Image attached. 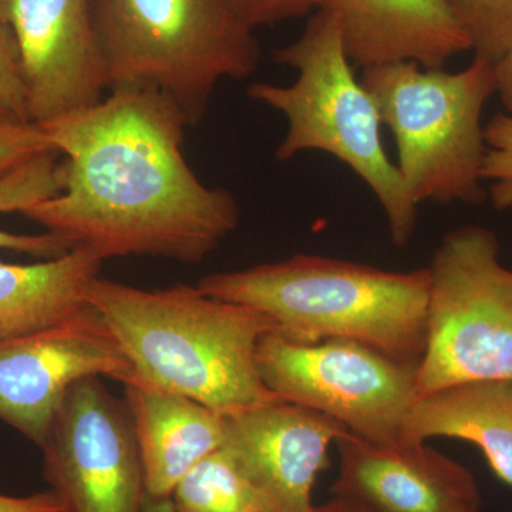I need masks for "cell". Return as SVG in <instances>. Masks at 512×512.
Instances as JSON below:
<instances>
[{
    "instance_id": "3957f363",
    "label": "cell",
    "mask_w": 512,
    "mask_h": 512,
    "mask_svg": "<svg viewBox=\"0 0 512 512\" xmlns=\"http://www.w3.org/2000/svg\"><path fill=\"white\" fill-rule=\"evenodd\" d=\"M212 298L249 306L295 342L348 339L419 366L426 345L429 269L394 272L299 254L202 276Z\"/></svg>"
},
{
    "instance_id": "6da1fadb",
    "label": "cell",
    "mask_w": 512,
    "mask_h": 512,
    "mask_svg": "<svg viewBox=\"0 0 512 512\" xmlns=\"http://www.w3.org/2000/svg\"><path fill=\"white\" fill-rule=\"evenodd\" d=\"M39 124V123H37ZM66 165L60 194L22 212L103 261L154 256L201 264L238 228L239 205L184 156L187 119L170 97L123 87L40 123Z\"/></svg>"
},
{
    "instance_id": "e0dca14e",
    "label": "cell",
    "mask_w": 512,
    "mask_h": 512,
    "mask_svg": "<svg viewBox=\"0 0 512 512\" xmlns=\"http://www.w3.org/2000/svg\"><path fill=\"white\" fill-rule=\"evenodd\" d=\"M103 262L82 247L36 264L0 261V339L50 328L82 312Z\"/></svg>"
},
{
    "instance_id": "603a6c76",
    "label": "cell",
    "mask_w": 512,
    "mask_h": 512,
    "mask_svg": "<svg viewBox=\"0 0 512 512\" xmlns=\"http://www.w3.org/2000/svg\"><path fill=\"white\" fill-rule=\"evenodd\" d=\"M56 151L35 121L0 120V178L19 165Z\"/></svg>"
},
{
    "instance_id": "83f0119b",
    "label": "cell",
    "mask_w": 512,
    "mask_h": 512,
    "mask_svg": "<svg viewBox=\"0 0 512 512\" xmlns=\"http://www.w3.org/2000/svg\"><path fill=\"white\" fill-rule=\"evenodd\" d=\"M143 512H175L173 500L170 498L148 497Z\"/></svg>"
},
{
    "instance_id": "52a82bcc",
    "label": "cell",
    "mask_w": 512,
    "mask_h": 512,
    "mask_svg": "<svg viewBox=\"0 0 512 512\" xmlns=\"http://www.w3.org/2000/svg\"><path fill=\"white\" fill-rule=\"evenodd\" d=\"M417 399L458 384L512 382V269L491 229L448 232L430 265Z\"/></svg>"
},
{
    "instance_id": "484cf974",
    "label": "cell",
    "mask_w": 512,
    "mask_h": 512,
    "mask_svg": "<svg viewBox=\"0 0 512 512\" xmlns=\"http://www.w3.org/2000/svg\"><path fill=\"white\" fill-rule=\"evenodd\" d=\"M497 92L504 104L505 113L512 117V45L501 59L494 63Z\"/></svg>"
},
{
    "instance_id": "ba28073f",
    "label": "cell",
    "mask_w": 512,
    "mask_h": 512,
    "mask_svg": "<svg viewBox=\"0 0 512 512\" xmlns=\"http://www.w3.org/2000/svg\"><path fill=\"white\" fill-rule=\"evenodd\" d=\"M259 375L284 402L325 414L377 446H400L417 400V367L348 339L295 342L271 332L256 352Z\"/></svg>"
},
{
    "instance_id": "7402d4cb",
    "label": "cell",
    "mask_w": 512,
    "mask_h": 512,
    "mask_svg": "<svg viewBox=\"0 0 512 512\" xmlns=\"http://www.w3.org/2000/svg\"><path fill=\"white\" fill-rule=\"evenodd\" d=\"M0 120L32 121L18 42L0 20Z\"/></svg>"
},
{
    "instance_id": "ffe728a7",
    "label": "cell",
    "mask_w": 512,
    "mask_h": 512,
    "mask_svg": "<svg viewBox=\"0 0 512 512\" xmlns=\"http://www.w3.org/2000/svg\"><path fill=\"white\" fill-rule=\"evenodd\" d=\"M476 55L497 62L512 45V0H447Z\"/></svg>"
},
{
    "instance_id": "9c48e42d",
    "label": "cell",
    "mask_w": 512,
    "mask_h": 512,
    "mask_svg": "<svg viewBox=\"0 0 512 512\" xmlns=\"http://www.w3.org/2000/svg\"><path fill=\"white\" fill-rule=\"evenodd\" d=\"M43 474L67 512H143L148 493L127 404L101 377L74 384L53 420Z\"/></svg>"
},
{
    "instance_id": "7a4b0ae2",
    "label": "cell",
    "mask_w": 512,
    "mask_h": 512,
    "mask_svg": "<svg viewBox=\"0 0 512 512\" xmlns=\"http://www.w3.org/2000/svg\"><path fill=\"white\" fill-rule=\"evenodd\" d=\"M89 303L137 373V383L183 394L232 416L276 402L256 352L275 323L264 313L212 298L197 285L141 289L97 276Z\"/></svg>"
},
{
    "instance_id": "8992f818",
    "label": "cell",
    "mask_w": 512,
    "mask_h": 512,
    "mask_svg": "<svg viewBox=\"0 0 512 512\" xmlns=\"http://www.w3.org/2000/svg\"><path fill=\"white\" fill-rule=\"evenodd\" d=\"M360 80L392 131L397 170L417 205L484 200L483 111L497 92L494 62L476 55L456 73L397 62L363 70Z\"/></svg>"
},
{
    "instance_id": "ac0fdd59",
    "label": "cell",
    "mask_w": 512,
    "mask_h": 512,
    "mask_svg": "<svg viewBox=\"0 0 512 512\" xmlns=\"http://www.w3.org/2000/svg\"><path fill=\"white\" fill-rule=\"evenodd\" d=\"M57 151L42 154L19 165L0 178V214L28 210L37 202L49 200L62 192L66 165ZM63 158V157H62ZM55 234L23 235L0 229V249L52 259L72 249Z\"/></svg>"
},
{
    "instance_id": "d4e9b609",
    "label": "cell",
    "mask_w": 512,
    "mask_h": 512,
    "mask_svg": "<svg viewBox=\"0 0 512 512\" xmlns=\"http://www.w3.org/2000/svg\"><path fill=\"white\" fill-rule=\"evenodd\" d=\"M0 512H66L63 501L55 491L12 497L0 494Z\"/></svg>"
},
{
    "instance_id": "d6986e66",
    "label": "cell",
    "mask_w": 512,
    "mask_h": 512,
    "mask_svg": "<svg viewBox=\"0 0 512 512\" xmlns=\"http://www.w3.org/2000/svg\"><path fill=\"white\" fill-rule=\"evenodd\" d=\"M171 500L175 512H271L265 498L222 448L185 474Z\"/></svg>"
},
{
    "instance_id": "cb8c5ba5",
    "label": "cell",
    "mask_w": 512,
    "mask_h": 512,
    "mask_svg": "<svg viewBox=\"0 0 512 512\" xmlns=\"http://www.w3.org/2000/svg\"><path fill=\"white\" fill-rule=\"evenodd\" d=\"M231 3L249 28L256 30L309 15L322 9L326 0H231Z\"/></svg>"
},
{
    "instance_id": "9a60e30c",
    "label": "cell",
    "mask_w": 512,
    "mask_h": 512,
    "mask_svg": "<svg viewBox=\"0 0 512 512\" xmlns=\"http://www.w3.org/2000/svg\"><path fill=\"white\" fill-rule=\"evenodd\" d=\"M124 387L148 497L170 498L188 471L220 450L225 416L197 400L151 384Z\"/></svg>"
},
{
    "instance_id": "8fae6325",
    "label": "cell",
    "mask_w": 512,
    "mask_h": 512,
    "mask_svg": "<svg viewBox=\"0 0 512 512\" xmlns=\"http://www.w3.org/2000/svg\"><path fill=\"white\" fill-rule=\"evenodd\" d=\"M0 20L18 42L32 121L104 99L109 89L93 0H0Z\"/></svg>"
},
{
    "instance_id": "44dd1931",
    "label": "cell",
    "mask_w": 512,
    "mask_h": 512,
    "mask_svg": "<svg viewBox=\"0 0 512 512\" xmlns=\"http://www.w3.org/2000/svg\"><path fill=\"white\" fill-rule=\"evenodd\" d=\"M484 137V183L490 184L495 210H508L512 208V117L507 113L494 116L484 126Z\"/></svg>"
},
{
    "instance_id": "5b68a950",
    "label": "cell",
    "mask_w": 512,
    "mask_h": 512,
    "mask_svg": "<svg viewBox=\"0 0 512 512\" xmlns=\"http://www.w3.org/2000/svg\"><path fill=\"white\" fill-rule=\"evenodd\" d=\"M93 10L107 89L157 90L190 126L222 80L245 79L261 59L231 0H93Z\"/></svg>"
},
{
    "instance_id": "2e32d148",
    "label": "cell",
    "mask_w": 512,
    "mask_h": 512,
    "mask_svg": "<svg viewBox=\"0 0 512 512\" xmlns=\"http://www.w3.org/2000/svg\"><path fill=\"white\" fill-rule=\"evenodd\" d=\"M436 437L474 444L497 477L512 487L511 380L458 384L417 399L402 444H424Z\"/></svg>"
},
{
    "instance_id": "30bf717a",
    "label": "cell",
    "mask_w": 512,
    "mask_h": 512,
    "mask_svg": "<svg viewBox=\"0 0 512 512\" xmlns=\"http://www.w3.org/2000/svg\"><path fill=\"white\" fill-rule=\"evenodd\" d=\"M89 377L137 383L130 359L92 305L50 328L0 339V420L42 447L67 393Z\"/></svg>"
},
{
    "instance_id": "4fadbf2b",
    "label": "cell",
    "mask_w": 512,
    "mask_h": 512,
    "mask_svg": "<svg viewBox=\"0 0 512 512\" xmlns=\"http://www.w3.org/2000/svg\"><path fill=\"white\" fill-rule=\"evenodd\" d=\"M336 446V497L369 512H480L473 474L426 443L377 446L348 431Z\"/></svg>"
},
{
    "instance_id": "7c38bea8",
    "label": "cell",
    "mask_w": 512,
    "mask_h": 512,
    "mask_svg": "<svg viewBox=\"0 0 512 512\" xmlns=\"http://www.w3.org/2000/svg\"><path fill=\"white\" fill-rule=\"evenodd\" d=\"M348 431L325 414L276 400L225 416L221 448L271 512H315L313 484L328 466L330 444Z\"/></svg>"
},
{
    "instance_id": "5bb4252c",
    "label": "cell",
    "mask_w": 512,
    "mask_h": 512,
    "mask_svg": "<svg viewBox=\"0 0 512 512\" xmlns=\"http://www.w3.org/2000/svg\"><path fill=\"white\" fill-rule=\"evenodd\" d=\"M338 18L353 66L413 62L444 69L473 50L470 36L447 0H326Z\"/></svg>"
},
{
    "instance_id": "4316f807",
    "label": "cell",
    "mask_w": 512,
    "mask_h": 512,
    "mask_svg": "<svg viewBox=\"0 0 512 512\" xmlns=\"http://www.w3.org/2000/svg\"><path fill=\"white\" fill-rule=\"evenodd\" d=\"M315 512H369L365 508L360 507L353 501L346 500V498L336 497L333 495L332 500L328 503L316 507Z\"/></svg>"
},
{
    "instance_id": "f1b7e54d",
    "label": "cell",
    "mask_w": 512,
    "mask_h": 512,
    "mask_svg": "<svg viewBox=\"0 0 512 512\" xmlns=\"http://www.w3.org/2000/svg\"><path fill=\"white\" fill-rule=\"evenodd\" d=\"M67 512V511H66Z\"/></svg>"
},
{
    "instance_id": "277c9868",
    "label": "cell",
    "mask_w": 512,
    "mask_h": 512,
    "mask_svg": "<svg viewBox=\"0 0 512 512\" xmlns=\"http://www.w3.org/2000/svg\"><path fill=\"white\" fill-rule=\"evenodd\" d=\"M274 57L276 63L298 73L295 82L254 83L248 96L281 113L288 123L276 160L320 151L348 165L379 201L394 245L409 244L419 205L384 151L379 110L356 77L335 13L316 10L302 35L279 47Z\"/></svg>"
}]
</instances>
